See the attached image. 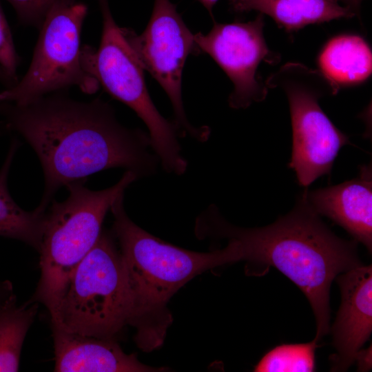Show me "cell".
Listing matches in <instances>:
<instances>
[{"instance_id":"1","label":"cell","mask_w":372,"mask_h":372,"mask_svg":"<svg viewBox=\"0 0 372 372\" xmlns=\"http://www.w3.org/2000/svg\"><path fill=\"white\" fill-rule=\"evenodd\" d=\"M0 134L22 137L41 162L45 185L36 207L41 211L71 182L114 167L140 178L154 174L159 163L149 134L121 125L101 99L79 101L60 91L22 105L0 102Z\"/></svg>"},{"instance_id":"2","label":"cell","mask_w":372,"mask_h":372,"mask_svg":"<svg viewBox=\"0 0 372 372\" xmlns=\"http://www.w3.org/2000/svg\"><path fill=\"white\" fill-rule=\"evenodd\" d=\"M196 236L225 238L232 242L247 274L273 267L308 299L315 316L318 342L330 331L329 292L332 281L359 265L355 240L335 236L306 201L303 194L293 209L273 223L243 228L227 222L211 205L196 218Z\"/></svg>"},{"instance_id":"3","label":"cell","mask_w":372,"mask_h":372,"mask_svg":"<svg viewBox=\"0 0 372 372\" xmlns=\"http://www.w3.org/2000/svg\"><path fill=\"white\" fill-rule=\"evenodd\" d=\"M124 194L112 204L113 234L127 275L132 296L128 324L138 347L148 351L163 342L172 316L167 304L196 276L236 262L231 246L211 252L187 250L166 242L135 224L123 205Z\"/></svg>"},{"instance_id":"4","label":"cell","mask_w":372,"mask_h":372,"mask_svg":"<svg viewBox=\"0 0 372 372\" xmlns=\"http://www.w3.org/2000/svg\"><path fill=\"white\" fill-rule=\"evenodd\" d=\"M137 175L126 170L113 186L94 191L85 178L65 187L68 198L52 200L47 208L40 254V278L30 302H41L50 316L56 309L71 274L96 243L106 215Z\"/></svg>"},{"instance_id":"5","label":"cell","mask_w":372,"mask_h":372,"mask_svg":"<svg viewBox=\"0 0 372 372\" xmlns=\"http://www.w3.org/2000/svg\"><path fill=\"white\" fill-rule=\"evenodd\" d=\"M132 296L120 250L110 233L75 268L51 323L70 332L101 339L114 337L128 324Z\"/></svg>"},{"instance_id":"6","label":"cell","mask_w":372,"mask_h":372,"mask_svg":"<svg viewBox=\"0 0 372 372\" xmlns=\"http://www.w3.org/2000/svg\"><path fill=\"white\" fill-rule=\"evenodd\" d=\"M103 18L98 50L81 48V61L85 70L112 97L130 107L145 124L151 147L163 168L176 175L183 174L187 161L181 154L174 122L158 112L146 87L143 68L114 21L108 0H99Z\"/></svg>"},{"instance_id":"7","label":"cell","mask_w":372,"mask_h":372,"mask_svg":"<svg viewBox=\"0 0 372 372\" xmlns=\"http://www.w3.org/2000/svg\"><path fill=\"white\" fill-rule=\"evenodd\" d=\"M268 88L286 94L291 115L292 146L289 167L298 184L308 187L319 177L329 175L340 149L350 143L319 104L339 89L320 71L300 63H287L265 81Z\"/></svg>"},{"instance_id":"8","label":"cell","mask_w":372,"mask_h":372,"mask_svg":"<svg viewBox=\"0 0 372 372\" xmlns=\"http://www.w3.org/2000/svg\"><path fill=\"white\" fill-rule=\"evenodd\" d=\"M87 6L76 0H59L40 28L32 61L24 76L0 92V102L22 105L45 95L77 86L94 94L98 81L81 61V33Z\"/></svg>"},{"instance_id":"9","label":"cell","mask_w":372,"mask_h":372,"mask_svg":"<svg viewBox=\"0 0 372 372\" xmlns=\"http://www.w3.org/2000/svg\"><path fill=\"white\" fill-rule=\"evenodd\" d=\"M123 35L144 70L163 87L174 110V123L183 136L199 142L209 136L207 126L196 127L188 120L182 99V74L187 56L197 52L192 34L170 0H154L150 19L136 34L122 28Z\"/></svg>"},{"instance_id":"10","label":"cell","mask_w":372,"mask_h":372,"mask_svg":"<svg viewBox=\"0 0 372 372\" xmlns=\"http://www.w3.org/2000/svg\"><path fill=\"white\" fill-rule=\"evenodd\" d=\"M264 14L246 23H217L207 34H194L197 52L209 54L233 83L228 103L233 109H245L264 101L268 87L258 76L261 62L276 65L279 54L271 51L263 34Z\"/></svg>"},{"instance_id":"11","label":"cell","mask_w":372,"mask_h":372,"mask_svg":"<svg viewBox=\"0 0 372 372\" xmlns=\"http://www.w3.org/2000/svg\"><path fill=\"white\" fill-rule=\"evenodd\" d=\"M335 280L341 304L331 328L336 353L331 355V371H344L355 361L372 331V267L359 265Z\"/></svg>"},{"instance_id":"12","label":"cell","mask_w":372,"mask_h":372,"mask_svg":"<svg viewBox=\"0 0 372 372\" xmlns=\"http://www.w3.org/2000/svg\"><path fill=\"white\" fill-rule=\"evenodd\" d=\"M319 216H327L372 249V169L360 167L358 176L342 183L302 193Z\"/></svg>"},{"instance_id":"13","label":"cell","mask_w":372,"mask_h":372,"mask_svg":"<svg viewBox=\"0 0 372 372\" xmlns=\"http://www.w3.org/2000/svg\"><path fill=\"white\" fill-rule=\"evenodd\" d=\"M56 372H150L164 368L147 366L135 353H125L114 340L66 331L52 324Z\"/></svg>"},{"instance_id":"14","label":"cell","mask_w":372,"mask_h":372,"mask_svg":"<svg viewBox=\"0 0 372 372\" xmlns=\"http://www.w3.org/2000/svg\"><path fill=\"white\" fill-rule=\"evenodd\" d=\"M229 2L236 12L256 10L269 15L278 26L289 32L310 24L355 16L337 0H229Z\"/></svg>"},{"instance_id":"15","label":"cell","mask_w":372,"mask_h":372,"mask_svg":"<svg viewBox=\"0 0 372 372\" xmlns=\"http://www.w3.org/2000/svg\"><path fill=\"white\" fill-rule=\"evenodd\" d=\"M320 71L339 90L363 83L371 74L372 54L368 43L358 35L330 39L318 57Z\"/></svg>"},{"instance_id":"16","label":"cell","mask_w":372,"mask_h":372,"mask_svg":"<svg viewBox=\"0 0 372 372\" xmlns=\"http://www.w3.org/2000/svg\"><path fill=\"white\" fill-rule=\"evenodd\" d=\"M19 146L18 139L12 138L0 168V236L21 241L39 252L46 211L37 208L31 211L24 210L13 200L8 186L10 167Z\"/></svg>"},{"instance_id":"17","label":"cell","mask_w":372,"mask_h":372,"mask_svg":"<svg viewBox=\"0 0 372 372\" xmlns=\"http://www.w3.org/2000/svg\"><path fill=\"white\" fill-rule=\"evenodd\" d=\"M39 303L17 305L13 296L0 310V372L19 371L21 349L37 313Z\"/></svg>"},{"instance_id":"18","label":"cell","mask_w":372,"mask_h":372,"mask_svg":"<svg viewBox=\"0 0 372 372\" xmlns=\"http://www.w3.org/2000/svg\"><path fill=\"white\" fill-rule=\"evenodd\" d=\"M318 342L284 344L265 353L254 366L256 372H311L316 371Z\"/></svg>"},{"instance_id":"19","label":"cell","mask_w":372,"mask_h":372,"mask_svg":"<svg viewBox=\"0 0 372 372\" xmlns=\"http://www.w3.org/2000/svg\"><path fill=\"white\" fill-rule=\"evenodd\" d=\"M21 58L15 48L12 34L0 3V65L15 81Z\"/></svg>"},{"instance_id":"20","label":"cell","mask_w":372,"mask_h":372,"mask_svg":"<svg viewBox=\"0 0 372 372\" xmlns=\"http://www.w3.org/2000/svg\"><path fill=\"white\" fill-rule=\"evenodd\" d=\"M14 9L21 24L39 29L53 5L59 0H6Z\"/></svg>"},{"instance_id":"21","label":"cell","mask_w":372,"mask_h":372,"mask_svg":"<svg viewBox=\"0 0 372 372\" xmlns=\"http://www.w3.org/2000/svg\"><path fill=\"white\" fill-rule=\"evenodd\" d=\"M14 295L11 282L9 280H0V310Z\"/></svg>"},{"instance_id":"22","label":"cell","mask_w":372,"mask_h":372,"mask_svg":"<svg viewBox=\"0 0 372 372\" xmlns=\"http://www.w3.org/2000/svg\"><path fill=\"white\" fill-rule=\"evenodd\" d=\"M371 348L370 347L366 351H361L358 353L355 360H358L359 364V369L361 371H366L371 367Z\"/></svg>"},{"instance_id":"23","label":"cell","mask_w":372,"mask_h":372,"mask_svg":"<svg viewBox=\"0 0 372 372\" xmlns=\"http://www.w3.org/2000/svg\"><path fill=\"white\" fill-rule=\"evenodd\" d=\"M340 3H342L344 6L349 8L355 15L360 12V5L362 0H337Z\"/></svg>"},{"instance_id":"24","label":"cell","mask_w":372,"mask_h":372,"mask_svg":"<svg viewBox=\"0 0 372 372\" xmlns=\"http://www.w3.org/2000/svg\"><path fill=\"white\" fill-rule=\"evenodd\" d=\"M0 83L3 84L6 89L14 86L17 82L12 79L0 65Z\"/></svg>"},{"instance_id":"25","label":"cell","mask_w":372,"mask_h":372,"mask_svg":"<svg viewBox=\"0 0 372 372\" xmlns=\"http://www.w3.org/2000/svg\"><path fill=\"white\" fill-rule=\"evenodd\" d=\"M212 16V10L218 0H198Z\"/></svg>"}]
</instances>
